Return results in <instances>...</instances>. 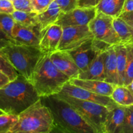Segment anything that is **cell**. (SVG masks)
<instances>
[{
  "label": "cell",
  "mask_w": 133,
  "mask_h": 133,
  "mask_svg": "<svg viewBox=\"0 0 133 133\" xmlns=\"http://www.w3.org/2000/svg\"><path fill=\"white\" fill-rule=\"evenodd\" d=\"M93 39L86 42L76 49L68 51L80 69L81 72L87 70L97 55L100 54L94 46Z\"/></svg>",
  "instance_id": "12"
},
{
  "label": "cell",
  "mask_w": 133,
  "mask_h": 133,
  "mask_svg": "<svg viewBox=\"0 0 133 133\" xmlns=\"http://www.w3.org/2000/svg\"><path fill=\"white\" fill-rule=\"evenodd\" d=\"M40 26L25 27L15 23L12 31V38L16 44L40 48Z\"/></svg>",
  "instance_id": "13"
},
{
  "label": "cell",
  "mask_w": 133,
  "mask_h": 133,
  "mask_svg": "<svg viewBox=\"0 0 133 133\" xmlns=\"http://www.w3.org/2000/svg\"><path fill=\"white\" fill-rule=\"evenodd\" d=\"M5 114V113L4 112H3L2 110H1V109H0V115H1V114Z\"/></svg>",
  "instance_id": "40"
},
{
  "label": "cell",
  "mask_w": 133,
  "mask_h": 133,
  "mask_svg": "<svg viewBox=\"0 0 133 133\" xmlns=\"http://www.w3.org/2000/svg\"><path fill=\"white\" fill-rule=\"evenodd\" d=\"M10 81V79L5 73L0 70V88L7 84Z\"/></svg>",
  "instance_id": "37"
},
{
  "label": "cell",
  "mask_w": 133,
  "mask_h": 133,
  "mask_svg": "<svg viewBox=\"0 0 133 133\" xmlns=\"http://www.w3.org/2000/svg\"><path fill=\"white\" fill-rule=\"evenodd\" d=\"M110 97L116 103L122 106L133 105V94L125 86L116 85Z\"/></svg>",
  "instance_id": "23"
},
{
  "label": "cell",
  "mask_w": 133,
  "mask_h": 133,
  "mask_svg": "<svg viewBox=\"0 0 133 133\" xmlns=\"http://www.w3.org/2000/svg\"><path fill=\"white\" fill-rule=\"evenodd\" d=\"M97 10L96 7H79L66 13H62L55 23L62 27L85 25L94 18Z\"/></svg>",
  "instance_id": "10"
},
{
  "label": "cell",
  "mask_w": 133,
  "mask_h": 133,
  "mask_svg": "<svg viewBox=\"0 0 133 133\" xmlns=\"http://www.w3.org/2000/svg\"><path fill=\"white\" fill-rule=\"evenodd\" d=\"M113 19V17L97 11L96 16L88 25L94 38L112 45L122 44L119 36L114 29Z\"/></svg>",
  "instance_id": "7"
},
{
  "label": "cell",
  "mask_w": 133,
  "mask_h": 133,
  "mask_svg": "<svg viewBox=\"0 0 133 133\" xmlns=\"http://www.w3.org/2000/svg\"><path fill=\"white\" fill-rule=\"evenodd\" d=\"M127 47V68L124 86L127 87L133 80V43L125 45Z\"/></svg>",
  "instance_id": "26"
},
{
  "label": "cell",
  "mask_w": 133,
  "mask_h": 133,
  "mask_svg": "<svg viewBox=\"0 0 133 133\" xmlns=\"http://www.w3.org/2000/svg\"><path fill=\"white\" fill-rule=\"evenodd\" d=\"M0 70L5 73L10 78V81L15 79L19 75L2 49H0Z\"/></svg>",
  "instance_id": "25"
},
{
  "label": "cell",
  "mask_w": 133,
  "mask_h": 133,
  "mask_svg": "<svg viewBox=\"0 0 133 133\" xmlns=\"http://www.w3.org/2000/svg\"><path fill=\"white\" fill-rule=\"evenodd\" d=\"M70 78L60 71L50 58V55L43 54L33 71L30 82L40 97L58 94Z\"/></svg>",
  "instance_id": "3"
},
{
  "label": "cell",
  "mask_w": 133,
  "mask_h": 133,
  "mask_svg": "<svg viewBox=\"0 0 133 133\" xmlns=\"http://www.w3.org/2000/svg\"><path fill=\"white\" fill-rule=\"evenodd\" d=\"M133 11V0H125L123 5L122 13Z\"/></svg>",
  "instance_id": "38"
},
{
  "label": "cell",
  "mask_w": 133,
  "mask_h": 133,
  "mask_svg": "<svg viewBox=\"0 0 133 133\" xmlns=\"http://www.w3.org/2000/svg\"><path fill=\"white\" fill-rule=\"evenodd\" d=\"M13 44H16L15 40L8 34L0 29V49H3Z\"/></svg>",
  "instance_id": "33"
},
{
  "label": "cell",
  "mask_w": 133,
  "mask_h": 133,
  "mask_svg": "<svg viewBox=\"0 0 133 133\" xmlns=\"http://www.w3.org/2000/svg\"><path fill=\"white\" fill-rule=\"evenodd\" d=\"M127 87L130 90V91L132 92V94H133V80H132V81L129 84V85L127 86Z\"/></svg>",
  "instance_id": "39"
},
{
  "label": "cell",
  "mask_w": 133,
  "mask_h": 133,
  "mask_svg": "<svg viewBox=\"0 0 133 133\" xmlns=\"http://www.w3.org/2000/svg\"><path fill=\"white\" fill-rule=\"evenodd\" d=\"M101 0H80L78 3L79 7H96Z\"/></svg>",
  "instance_id": "35"
},
{
  "label": "cell",
  "mask_w": 133,
  "mask_h": 133,
  "mask_svg": "<svg viewBox=\"0 0 133 133\" xmlns=\"http://www.w3.org/2000/svg\"><path fill=\"white\" fill-rule=\"evenodd\" d=\"M58 3L63 13L68 12L78 7L80 0H55Z\"/></svg>",
  "instance_id": "30"
},
{
  "label": "cell",
  "mask_w": 133,
  "mask_h": 133,
  "mask_svg": "<svg viewBox=\"0 0 133 133\" xmlns=\"http://www.w3.org/2000/svg\"><path fill=\"white\" fill-rule=\"evenodd\" d=\"M125 0H101L96 6L97 11L108 16L118 18L122 13Z\"/></svg>",
  "instance_id": "20"
},
{
  "label": "cell",
  "mask_w": 133,
  "mask_h": 133,
  "mask_svg": "<svg viewBox=\"0 0 133 133\" xmlns=\"http://www.w3.org/2000/svg\"><path fill=\"white\" fill-rule=\"evenodd\" d=\"M18 74L30 81L33 71L44 53L40 48L13 44L2 49Z\"/></svg>",
  "instance_id": "5"
},
{
  "label": "cell",
  "mask_w": 133,
  "mask_h": 133,
  "mask_svg": "<svg viewBox=\"0 0 133 133\" xmlns=\"http://www.w3.org/2000/svg\"><path fill=\"white\" fill-rule=\"evenodd\" d=\"M53 129V117L40 99L18 115L9 133H49Z\"/></svg>",
  "instance_id": "4"
},
{
  "label": "cell",
  "mask_w": 133,
  "mask_h": 133,
  "mask_svg": "<svg viewBox=\"0 0 133 133\" xmlns=\"http://www.w3.org/2000/svg\"><path fill=\"white\" fill-rule=\"evenodd\" d=\"M119 17L123 19L129 25L131 26L133 30V11L122 13Z\"/></svg>",
  "instance_id": "36"
},
{
  "label": "cell",
  "mask_w": 133,
  "mask_h": 133,
  "mask_svg": "<svg viewBox=\"0 0 133 133\" xmlns=\"http://www.w3.org/2000/svg\"><path fill=\"white\" fill-rule=\"evenodd\" d=\"M54 0H31L33 11L37 14L42 12L48 9Z\"/></svg>",
  "instance_id": "31"
},
{
  "label": "cell",
  "mask_w": 133,
  "mask_h": 133,
  "mask_svg": "<svg viewBox=\"0 0 133 133\" xmlns=\"http://www.w3.org/2000/svg\"><path fill=\"white\" fill-rule=\"evenodd\" d=\"M53 117L52 132L64 133H96L69 103L58 94L40 97Z\"/></svg>",
  "instance_id": "1"
},
{
  "label": "cell",
  "mask_w": 133,
  "mask_h": 133,
  "mask_svg": "<svg viewBox=\"0 0 133 133\" xmlns=\"http://www.w3.org/2000/svg\"><path fill=\"white\" fill-rule=\"evenodd\" d=\"M125 117L121 133H133V105L125 106Z\"/></svg>",
  "instance_id": "29"
},
{
  "label": "cell",
  "mask_w": 133,
  "mask_h": 133,
  "mask_svg": "<svg viewBox=\"0 0 133 133\" xmlns=\"http://www.w3.org/2000/svg\"><path fill=\"white\" fill-rule=\"evenodd\" d=\"M15 10L12 1L10 0H0V12L12 14Z\"/></svg>",
  "instance_id": "34"
},
{
  "label": "cell",
  "mask_w": 133,
  "mask_h": 133,
  "mask_svg": "<svg viewBox=\"0 0 133 133\" xmlns=\"http://www.w3.org/2000/svg\"><path fill=\"white\" fill-rule=\"evenodd\" d=\"M18 120V115L9 114L0 115V133H9Z\"/></svg>",
  "instance_id": "27"
},
{
  "label": "cell",
  "mask_w": 133,
  "mask_h": 133,
  "mask_svg": "<svg viewBox=\"0 0 133 133\" xmlns=\"http://www.w3.org/2000/svg\"><path fill=\"white\" fill-rule=\"evenodd\" d=\"M59 93L68 95V96H72V97L104 105L109 108V109H111L119 105V104L116 103L111 98V97L94 93L88 90L84 89V88L72 84L69 81L64 85L62 90Z\"/></svg>",
  "instance_id": "9"
},
{
  "label": "cell",
  "mask_w": 133,
  "mask_h": 133,
  "mask_svg": "<svg viewBox=\"0 0 133 133\" xmlns=\"http://www.w3.org/2000/svg\"><path fill=\"white\" fill-rule=\"evenodd\" d=\"M63 29L60 25L53 23L40 32V47L44 54L51 55L58 50Z\"/></svg>",
  "instance_id": "11"
},
{
  "label": "cell",
  "mask_w": 133,
  "mask_h": 133,
  "mask_svg": "<svg viewBox=\"0 0 133 133\" xmlns=\"http://www.w3.org/2000/svg\"><path fill=\"white\" fill-rule=\"evenodd\" d=\"M105 81L111 84L118 85V68H117V58L114 45H112L107 51L106 58L105 60Z\"/></svg>",
  "instance_id": "18"
},
{
  "label": "cell",
  "mask_w": 133,
  "mask_h": 133,
  "mask_svg": "<svg viewBox=\"0 0 133 133\" xmlns=\"http://www.w3.org/2000/svg\"><path fill=\"white\" fill-rule=\"evenodd\" d=\"M113 25L114 29L120 38L122 44L133 43V30L120 17L114 18L113 19Z\"/></svg>",
  "instance_id": "21"
},
{
  "label": "cell",
  "mask_w": 133,
  "mask_h": 133,
  "mask_svg": "<svg viewBox=\"0 0 133 133\" xmlns=\"http://www.w3.org/2000/svg\"><path fill=\"white\" fill-rule=\"evenodd\" d=\"M62 37L58 47V50H74L86 42L94 38L88 25L62 27Z\"/></svg>",
  "instance_id": "8"
},
{
  "label": "cell",
  "mask_w": 133,
  "mask_h": 133,
  "mask_svg": "<svg viewBox=\"0 0 133 133\" xmlns=\"http://www.w3.org/2000/svg\"><path fill=\"white\" fill-rule=\"evenodd\" d=\"M106 55L107 51L99 54L87 70L80 72L77 78L105 81V60Z\"/></svg>",
  "instance_id": "16"
},
{
  "label": "cell",
  "mask_w": 133,
  "mask_h": 133,
  "mask_svg": "<svg viewBox=\"0 0 133 133\" xmlns=\"http://www.w3.org/2000/svg\"><path fill=\"white\" fill-rule=\"evenodd\" d=\"M70 83L88 90L97 94L103 95L110 97L114 91L116 84H111L106 81L91 79H81L79 78H73L69 81Z\"/></svg>",
  "instance_id": "15"
},
{
  "label": "cell",
  "mask_w": 133,
  "mask_h": 133,
  "mask_svg": "<svg viewBox=\"0 0 133 133\" xmlns=\"http://www.w3.org/2000/svg\"><path fill=\"white\" fill-rule=\"evenodd\" d=\"M12 14L0 12V29L12 37V31L15 24Z\"/></svg>",
  "instance_id": "28"
},
{
  "label": "cell",
  "mask_w": 133,
  "mask_h": 133,
  "mask_svg": "<svg viewBox=\"0 0 133 133\" xmlns=\"http://www.w3.org/2000/svg\"><path fill=\"white\" fill-rule=\"evenodd\" d=\"M40 99L33 84L20 74L0 88V109L5 114L18 116Z\"/></svg>",
  "instance_id": "2"
},
{
  "label": "cell",
  "mask_w": 133,
  "mask_h": 133,
  "mask_svg": "<svg viewBox=\"0 0 133 133\" xmlns=\"http://www.w3.org/2000/svg\"><path fill=\"white\" fill-rule=\"evenodd\" d=\"M62 13L59 5L54 0L46 10L37 14V19L40 30L42 31L48 26L55 23Z\"/></svg>",
  "instance_id": "19"
},
{
  "label": "cell",
  "mask_w": 133,
  "mask_h": 133,
  "mask_svg": "<svg viewBox=\"0 0 133 133\" xmlns=\"http://www.w3.org/2000/svg\"><path fill=\"white\" fill-rule=\"evenodd\" d=\"M37 13L35 12H23L14 10L12 14L16 23L25 27L40 26L37 19Z\"/></svg>",
  "instance_id": "24"
},
{
  "label": "cell",
  "mask_w": 133,
  "mask_h": 133,
  "mask_svg": "<svg viewBox=\"0 0 133 133\" xmlns=\"http://www.w3.org/2000/svg\"><path fill=\"white\" fill-rule=\"evenodd\" d=\"M10 1H12V2H13V1H15V0H10Z\"/></svg>",
  "instance_id": "41"
},
{
  "label": "cell",
  "mask_w": 133,
  "mask_h": 133,
  "mask_svg": "<svg viewBox=\"0 0 133 133\" xmlns=\"http://www.w3.org/2000/svg\"><path fill=\"white\" fill-rule=\"evenodd\" d=\"M71 105L96 133H105V122L109 109L104 105L75 98L63 94H57Z\"/></svg>",
  "instance_id": "6"
},
{
  "label": "cell",
  "mask_w": 133,
  "mask_h": 133,
  "mask_svg": "<svg viewBox=\"0 0 133 133\" xmlns=\"http://www.w3.org/2000/svg\"><path fill=\"white\" fill-rule=\"evenodd\" d=\"M117 58V68H118V85L124 86L125 71L127 68V47L124 44L114 45Z\"/></svg>",
  "instance_id": "22"
},
{
  "label": "cell",
  "mask_w": 133,
  "mask_h": 133,
  "mask_svg": "<svg viewBox=\"0 0 133 133\" xmlns=\"http://www.w3.org/2000/svg\"><path fill=\"white\" fill-rule=\"evenodd\" d=\"M12 3L16 10L23 12H34L31 0H15Z\"/></svg>",
  "instance_id": "32"
},
{
  "label": "cell",
  "mask_w": 133,
  "mask_h": 133,
  "mask_svg": "<svg viewBox=\"0 0 133 133\" xmlns=\"http://www.w3.org/2000/svg\"><path fill=\"white\" fill-rule=\"evenodd\" d=\"M125 112V106L122 105L109 109L105 122V133H121Z\"/></svg>",
  "instance_id": "17"
},
{
  "label": "cell",
  "mask_w": 133,
  "mask_h": 133,
  "mask_svg": "<svg viewBox=\"0 0 133 133\" xmlns=\"http://www.w3.org/2000/svg\"><path fill=\"white\" fill-rule=\"evenodd\" d=\"M50 58L55 66L70 79L77 78L81 70L68 51L57 50L50 55Z\"/></svg>",
  "instance_id": "14"
}]
</instances>
